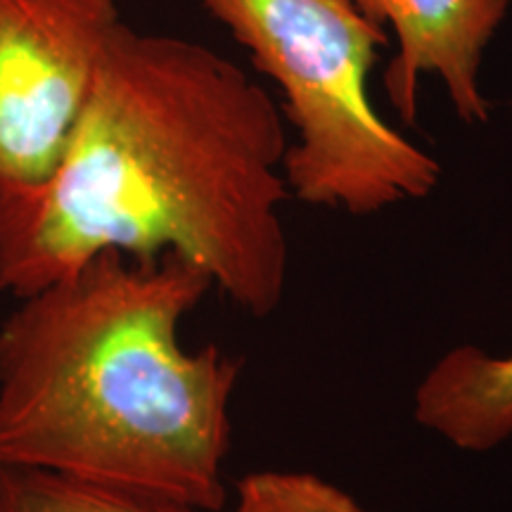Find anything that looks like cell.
<instances>
[{"instance_id":"6da1fadb","label":"cell","mask_w":512,"mask_h":512,"mask_svg":"<svg viewBox=\"0 0 512 512\" xmlns=\"http://www.w3.org/2000/svg\"><path fill=\"white\" fill-rule=\"evenodd\" d=\"M287 147L280 105L240 64L121 24L53 176L0 202V292L24 297L105 252L178 256L271 316L290 275Z\"/></svg>"},{"instance_id":"7a4b0ae2","label":"cell","mask_w":512,"mask_h":512,"mask_svg":"<svg viewBox=\"0 0 512 512\" xmlns=\"http://www.w3.org/2000/svg\"><path fill=\"white\" fill-rule=\"evenodd\" d=\"M209 290L178 256L105 252L17 297L0 323V467L219 512L242 361L181 339Z\"/></svg>"},{"instance_id":"3957f363","label":"cell","mask_w":512,"mask_h":512,"mask_svg":"<svg viewBox=\"0 0 512 512\" xmlns=\"http://www.w3.org/2000/svg\"><path fill=\"white\" fill-rule=\"evenodd\" d=\"M278 86L292 126L285 181L311 207L375 216L430 197L441 164L382 117L368 91L389 31L356 0H195Z\"/></svg>"},{"instance_id":"277c9868","label":"cell","mask_w":512,"mask_h":512,"mask_svg":"<svg viewBox=\"0 0 512 512\" xmlns=\"http://www.w3.org/2000/svg\"><path fill=\"white\" fill-rule=\"evenodd\" d=\"M121 24L117 0H0V202L53 176Z\"/></svg>"},{"instance_id":"5b68a950","label":"cell","mask_w":512,"mask_h":512,"mask_svg":"<svg viewBox=\"0 0 512 512\" xmlns=\"http://www.w3.org/2000/svg\"><path fill=\"white\" fill-rule=\"evenodd\" d=\"M389 31L396 53L384 69L389 105L413 126L422 79L441 81L465 124H486L491 105L482 91V62L508 17L512 0H356Z\"/></svg>"},{"instance_id":"8992f818","label":"cell","mask_w":512,"mask_h":512,"mask_svg":"<svg viewBox=\"0 0 512 512\" xmlns=\"http://www.w3.org/2000/svg\"><path fill=\"white\" fill-rule=\"evenodd\" d=\"M413 418L458 451L501 446L512 437V354L472 344L446 351L415 387Z\"/></svg>"},{"instance_id":"52a82bcc","label":"cell","mask_w":512,"mask_h":512,"mask_svg":"<svg viewBox=\"0 0 512 512\" xmlns=\"http://www.w3.org/2000/svg\"><path fill=\"white\" fill-rule=\"evenodd\" d=\"M0 512H200L164 498L88 479L0 467Z\"/></svg>"},{"instance_id":"ba28073f","label":"cell","mask_w":512,"mask_h":512,"mask_svg":"<svg viewBox=\"0 0 512 512\" xmlns=\"http://www.w3.org/2000/svg\"><path fill=\"white\" fill-rule=\"evenodd\" d=\"M233 512H368L354 496L313 472H249L235 486Z\"/></svg>"}]
</instances>
